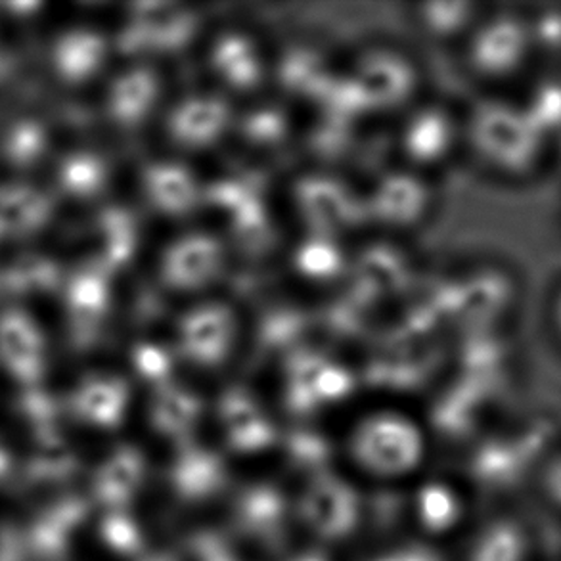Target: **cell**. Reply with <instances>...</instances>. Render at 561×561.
Here are the masks:
<instances>
[{
  "label": "cell",
  "mask_w": 561,
  "mask_h": 561,
  "mask_svg": "<svg viewBox=\"0 0 561 561\" xmlns=\"http://www.w3.org/2000/svg\"><path fill=\"white\" fill-rule=\"evenodd\" d=\"M552 138L522 99L483 92L462 110V156L494 183L522 186L550 169Z\"/></svg>",
  "instance_id": "cell-1"
},
{
  "label": "cell",
  "mask_w": 561,
  "mask_h": 561,
  "mask_svg": "<svg viewBox=\"0 0 561 561\" xmlns=\"http://www.w3.org/2000/svg\"><path fill=\"white\" fill-rule=\"evenodd\" d=\"M168 340L181 373L219 376L243 358L245 312L225 291L176 305Z\"/></svg>",
  "instance_id": "cell-2"
},
{
  "label": "cell",
  "mask_w": 561,
  "mask_h": 561,
  "mask_svg": "<svg viewBox=\"0 0 561 561\" xmlns=\"http://www.w3.org/2000/svg\"><path fill=\"white\" fill-rule=\"evenodd\" d=\"M232 268V251L205 220L171 228L148 261V276L175 305L222 294Z\"/></svg>",
  "instance_id": "cell-3"
},
{
  "label": "cell",
  "mask_w": 561,
  "mask_h": 561,
  "mask_svg": "<svg viewBox=\"0 0 561 561\" xmlns=\"http://www.w3.org/2000/svg\"><path fill=\"white\" fill-rule=\"evenodd\" d=\"M282 215L296 234L355 243L366 227L363 186L330 169L305 168L282 186Z\"/></svg>",
  "instance_id": "cell-4"
},
{
  "label": "cell",
  "mask_w": 561,
  "mask_h": 561,
  "mask_svg": "<svg viewBox=\"0 0 561 561\" xmlns=\"http://www.w3.org/2000/svg\"><path fill=\"white\" fill-rule=\"evenodd\" d=\"M463 73L485 92H502L539 60L529 12L486 10L460 45Z\"/></svg>",
  "instance_id": "cell-5"
},
{
  "label": "cell",
  "mask_w": 561,
  "mask_h": 561,
  "mask_svg": "<svg viewBox=\"0 0 561 561\" xmlns=\"http://www.w3.org/2000/svg\"><path fill=\"white\" fill-rule=\"evenodd\" d=\"M211 22L192 4H130L115 33V54L123 61H148L168 68L171 61L199 48Z\"/></svg>",
  "instance_id": "cell-6"
},
{
  "label": "cell",
  "mask_w": 561,
  "mask_h": 561,
  "mask_svg": "<svg viewBox=\"0 0 561 561\" xmlns=\"http://www.w3.org/2000/svg\"><path fill=\"white\" fill-rule=\"evenodd\" d=\"M342 68L373 122L397 119L424 99L422 64L393 43L374 41L358 46Z\"/></svg>",
  "instance_id": "cell-7"
},
{
  "label": "cell",
  "mask_w": 561,
  "mask_h": 561,
  "mask_svg": "<svg viewBox=\"0 0 561 561\" xmlns=\"http://www.w3.org/2000/svg\"><path fill=\"white\" fill-rule=\"evenodd\" d=\"M199 56L205 84L236 106L271 92V46L248 25L211 23Z\"/></svg>",
  "instance_id": "cell-8"
},
{
  "label": "cell",
  "mask_w": 561,
  "mask_h": 561,
  "mask_svg": "<svg viewBox=\"0 0 561 561\" xmlns=\"http://www.w3.org/2000/svg\"><path fill=\"white\" fill-rule=\"evenodd\" d=\"M236 104L207 84L173 91L158 123L161 152L194 163L230 145Z\"/></svg>",
  "instance_id": "cell-9"
},
{
  "label": "cell",
  "mask_w": 561,
  "mask_h": 561,
  "mask_svg": "<svg viewBox=\"0 0 561 561\" xmlns=\"http://www.w3.org/2000/svg\"><path fill=\"white\" fill-rule=\"evenodd\" d=\"M274 370L282 401L296 416H311L347 401L360 387L355 363L319 343L291 353Z\"/></svg>",
  "instance_id": "cell-10"
},
{
  "label": "cell",
  "mask_w": 561,
  "mask_h": 561,
  "mask_svg": "<svg viewBox=\"0 0 561 561\" xmlns=\"http://www.w3.org/2000/svg\"><path fill=\"white\" fill-rule=\"evenodd\" d=\"M135 199L148 222L169 230L196 222L204 215L205 173L173 153H153L135 171Z\"/></svg>",
  "instance_id": "cell-11"
},
{
  "label": "cell",
  "mask_w": 561,
  "mask_h": 561,
  "mask_svg": "<svg viewBox=\"0 0 561 561\" xmlns=\"http://www.w3.org/2000/svg\"><path fill=\"white\" fill-rule=\"evenodd\" d=\"M363 197L368 230L401 240L424 228L439 202L432 179L404 165L378 169L363 186Z\"/></svg>",
  "instance_id": "cell-12"
},
{
  "label": "cell",
  "mask_w": 561,
  "mask_h": 561,
  "mask_svg": "<svg viewBox=\"0 0 561 561\" xmlns=\"http://www.w3.org/2000/svg\"><path fill=\"white\" fill-rule=\"evenodd\" d=\"M391 145L399 165L432 179L462 156V112L422 99L397 117Z\"/></svg>",
  "instance_id": "cell-13"
},
{
  "label": "cell",
  "mask_w": 561,
  "mask_h": 561,
  "mask_svg": "<svg viewBox=\"0 0 561 561\" xmlns=\"http://www.w3.org/2000/svg\"><path fill=\"white\" fill-rule=\"evenodd\" d=\"M171 94L165 68L148 61H125L107 79L102 115L115 133L138 137L158 127Z\"/></svg>",
  "instance_id": "cell-14"
},
{
  "label": "cell",
  "mask_w": 561,
  "mask_h": 561,
  "mask_svg": "<svg viewBox=\"0 0 561 561\" xmlns=\"http://www.w3.org/2000/svg\"><path fill=\"white\" fill-rule=\"evenodd\" d=\"M417 284L416 259L401 238L370 234L351 245L345 288L376 311L399 304Z\"/></svg>",
  "instance_id": "cell-15"
},
{
  "label": "cell",
  "mask_w": 561,
  "mask_h": 561,
  "mask_svg": "<svg viewBox=\"0 0 561 561\" xmlns=\"http://www.w3.org/2000/svg\"><path fill=\"white\" fill-rule=\"evenodd\" d=\"M245 312V350L266 368L280 365L284 358L312 340V305L284 291L280 296L261 294Z\"/></svg>",
  "instance_id": "cell-16"
},
{
  "label": "cell",
  "mask_w": 561,
  "mask_h": 561,
  "mask_svg": "<svg viewBox=\"0 0 561 561\" xmlns=\"http://www.w3.org/2000/svg\"><path fill=\"white\" fill-rule=\"evenodd\" d=\"M115 278V274L92 257L66 274L61 299L71 350L79 353L94 350L106 335L114 319Z\"/></svg>",
  "instance_id": "cell-17"
},
{
  "label": "cell",
  "mask_w": 561,
  "mask_h": 561,
  "mask_svg": "<svg viewBox=\"0 0 561 561\" xmlns=\"http://www.w3.org/2000/svg\"><path fill=\"white\" fill-rule=\"evenodd\" d=\"M342 69L334 53L309 37L271 46V94L288 106L311 110Z\"/></svg>",
  "instance_id": "cell-18"
},
{
  "label": "cell",
  "mask_w": 561,
  "mask_h": 561,
  "mask_svg": "<svg viewBox=\"0 0 561 561\" xmlns=\"http://www.w3.org/2000/svg\"><path fill=\"white\" fill-rule=\"evenodd\" d=\"M296 112L271 92L238 104L230 145L238 156L271 169L274 160L297 148L301 125Z\"/></svg>",
  "instance_id": "cell-19"
},
{
  "label": "cell",
  "mask_w": 561,
  "mask_h": 561,
  "mask_svg": "<svg viewBox=\"0 0 561 561\" xmlns=\"http://www.w3.org/2000/svg\"><path fill=\"white\" fill-rule=\"evenodd\" d=\"M422 432L417 425L393 410L370 412L363 417L351 437V448L370 470L381 473L407 471L422 456Z\"/></svg>",
  "instance_id": "cell-20"
},
{
  "label": "cell",
  "mask_w": 561,
  "mask_h": 561,
  "mask_svg": "<svg viewBox=\"0 0 561 561\" xmlns=\"http://www.w3.org/2000/svg\"><path fill=\"white\" fill-rule=\"evenodd\" d=\"M0 370L23 389L43 386L48 373L45 330L20 305L0 309Z\"/></svg>",
  "instance_id": "cell-21"
},
{
  "label": "cell",
  "mask_w": 561,
  "mask_h": 561,
  "mask_svg": "<svg viewBox=\"0 0 561 561\" xmlns=\"http://www.w3.org/2000/svg\"><path fill=\"white\" fill-rule=\"evenodd\" d=\"M351 245L327 236L294 234L282 250V265L301 288L327 296L347 282Z\"/></svg>",
  "instance_id": "cell-22"
},
{
  "label": "cell",
  "mask_w": 561,
  "mask_h": 561,
  "mask_svg": "<svg viewBox=\"0 0 561 561\" xmlns=\"http://www.w3.org/2000/svg\"><path fill=\"white\" fill-rule=\"evenodd\" d=\"M376 314V309L343 286L312 305V340L320 337L314 343L347 357L373 337L378 328Z\"/></svg>",
  "instance_id": "cell-23"
},
{
  "label": "cell",
  "mask_w": 561,
  "mask_h": 561,
  "mask_svg": "<svg viewBox=\"0 0 561 561\" xmlns=\"http://www.w3.org/2000/svg\"><path fill=\"white\" fill-rule=\"evenodd\" d=\"M146 222L135 205H102L92 225V259L115 276L130 271L148 250Z\"/></svg>",
  "instance_id": "cell-24"
},
{
  "label": "cell",
  "mask_w": 561,
  "mask_h": 561,
  "mask_svg": "<svg viewBox=\"0 0 561 561\" xmlns=\"http://www.w3.org/2000/svg\"><path fill=\"white\" fill-rule=\"evenodd\" d=\"M114 56L112 35L92 25H76L54 37L50 68L61 84L79 89L104 76Z\"/></svg>",
  "instance_id": "cell-25"
},
{
  "label": "cell",
  "mask_w": 561,
  "mask_h": 561,
  "mask_svg": "<svg viewBox=\"0 0 561 561\" xmlns=\"http://www.w3.org/2000/svg\"><path fill=\"white\" fill-rule=\"evenodd\" d=\"M133 401L129 374L100 370L83 376L66 399V409L81 422L114 430L122 425Z\"/></svg>",
  "instance_id": "cell-26"
},
{
  "label": "cell",
  "mask_w": 561,
  "mask_h": 561,
  "mask_svg": "<svg viewBox=\"0 0 561 561\" xmlns=\"http://www.w3.org/2000/svg\"><path fill=\"white\" fill-rule=\"evenodd\" d=\"M217 416L227 430L230 445L242 450L266 447L276 439L257 393L245 381H228L217 397Z\"/></svg>",
  "instance_id": "cell-27"
},
{
  "label": "cell",
  "mask_w": 561,
  "mask_h": 561,
  "mask_svg": "<svg viewBox=\"0 0 561 561\" xmlns=\"http://www.w3.org/2000/svg\"><path fill=\"white\" fill-rule=\"evenodd\" d=\"M56 199L30 183L0 184V243L23 242L48 227Z\"/></svg>",
  "instance_id": "cell-28"
},
{
  "label": "cell",
  "mask_w": 561,
  "mask_h": 561,
  "mask_svg": "<svg viewBox=\"0 0 561 561\" xmlns=\"http://www.w3.org/2000/svg\"><path fill=\"white\" fill-rule=\"evenodd\" d=\"M114 184V163L106 153L81 148L66 153L56 168V188L77 204H96Z\"/></svg>",
  "instance_id": "cell-29"
},
{
  "label": "cell",
  "mask_w": 561,
  "mask_h": 561,
  "mask_svg": "<svg viewBox=\"0 0 561 561\" xmlns=\"http://www.w3.org/2000/svg\"><path fill=\"white\" fill-rule=\"evenodd\" d=\"M486 10L489 7L463 0L420 2L410 8L409 18L414 30L430 43L460 48Z\"/></svg>",
  "instance_id": "cell-30"
},
{
  "label": "cell",
  "mask_w": 561,
  "mask_h": 561,
  "mask_svg": "<svg viewBox=\"0 0 561 561\" xmlns=\"http://www.w3.org/2000/svg\"><path fill=\"white\" fill-rule=\"evenodd\" d=\"M204 410V397L183 378V374L150 389V422L156 432L173 439L186 437Z\"/></svg>",
  "instance_id": "cell-31"
},
{
  "label": "cell",
  "mask_w": 561,
  "mask_h": 561,
  "mask_svg": "<svg viewBox=\"0 0 561 561\" xmlns=\"http://www.w3.org/2000/svg\"><path fill=\"white\" fill-rule=\"evenodd\" d=\"M127 368L129 378L146 383L148 389L183 374L176 363L175 353L169 345L168 332L138 335L137 340L130 343Z\"/></svg>",
  "instance_id": "cell-32"
},
{
  "label": "cell",
  "mask_w": 561,
  "mask_h": 561,
  "mask_svg": "<svg viewBox=\"0 0 561 561\" xmlns=\"http://www.w3.org/2000/svg\"><path fill=\"white\" fill-rule=\"evenodd\" d=\"M307 516L324 535H342L355 519V501L345 486L322 481L307 499Z\"/></svg>",
  "instance_id": "cell-33"
},
{
  "label": "cell",
  "mask_w": 561,
  "mask_h": 561,
  "mask_svg": "<svg viewBox=\"0 0 561 561\" xmlns=\"http://www.w3.org/2000/svg\"><path fill=\"white\" fill-rule=\"evenodd\" d=\"M140 473H142V460L137 450L119 448L100 470L99 481H96L100 499L110 504L127 501V496L135 491V486L140 481Z\"/></svg>",
  "instance_id": "cell-34"
},
{
  "label": "cell",
  "mask_w": 561,
  "mask_h": 561,
  "mask_svg": "<svg viewBox=\"0 0 561 561\" xmlns=\"http://www.w3.org/2000/svg\"><path fill=\"white\" fill-rule=\"evenodd\" d=\"M50 146L48 130L38 122H18L4 137V158L12 168L31 169L41 163Z\"/></svg>",
  "instance_id": "cell-35"
},
{
  "label": "cell",
  "mask_w": 561,
  "mask_h": 561,
  "mask_svg": "<svg viewBox=\"0 0 561 561\" xmlns=\"http://www.w3.org/2000/svg\"><path fill=\"white\" fill-rule=\"evenodd\" d=\"M533 117L554 140L561 135V76H547L535 79L529 94L522 96Z\"/></svg>",
  "instance_id": "cell-36"
},
{
  "label": "cell",
  "mask_w": 561,
  "mask_h": 561,
  "mask_svg": "<svg viewBox=\"0 0 561 561\" xmlns=\"http://www.w3.org/2000/svg\"><path fill=\"white\" fill-rule=\"evenodd\" d=\"M524 540L508 524L496 525L479 542L476 561H522Z\"/></svg>",
  "instance_id": "cell-37"
},
{
  "label": "cell",
  "mask_w": 561,
  "mask_h": 561,
  "mask_svg": "<svg viewBox=\"0 0 561 561\" xmlns=\"http://www.w3.org/2000/svg\"><path fill=\"white\" fill-rule=\"evenodd\" d=\"M76 468V458L69 453L66 445L60 440L45 443L43 450L38 453L37 458L31 462V476L33 478H58V476H68Z\"/></svg>",
  "instance_id": "cell-38"
},
{
  "label": "cell",
  "mask_w": 561,
  "mask_h": 561,
  "mask_svg": "<svg viewBox=\"0 0 561 561\" xmlns=\"http://www.w3.org/2000/svg\"><path fill=\"white\" fill-rule=\"evenodd\" d=\"M533 33L537 41L539 58L542 54H561V10L548 8L542 12H529Z\"/></svg>",
  "instance_id": "cell-39"
},
{
  "label": "cell",
  "mask_w": 561,
  "mask_h": 561,
  "mask_svg": "<svg viewBox=\"0 0 561 561\" xmlns=\"http://www.w3.org/2000/svg\"><path fill=\"white\" fill-rule=\"evenodd\" d=\"M455 501L450 494L440 491V489H432L424 493V514L427 524L432 527H443L450 524V519L455 517Z\"/></svg>",
  "instance_id": "cell-40"
},
{
  "label": "cell",
  "mask_w": 561,
  "mask_h": 561,
  "mask_svg": "<svg viewBox=\"0 0 561 561\" xmlns=\"http://www.w3.org/2000/svg\"><path fill=\"white\" fill-rule=\"evenodd\" d=\"M104 537L117 550H130L137 545V533L123 517H110L104 524Z\"/></svg>",
  "instance_id": "cell-41"
},
{
  "label": "cell",
  "mask_w": 561,
  "mask_h": 561,
  "mask_svg": "<svg viewBox=\"0 0 561 561\" xmlns=\"http://www.w3.org/2000/svg\"><path fill=\"white\" fill-rule=\"evenodd\" d=\"M545 314H547L548 334L561 353V280H558V284L548 294Z\"/></svg>",
  "instance_id": "cell-42"
},
{
  "label": "cell",
  "mask_w": 561,
  "mask_h": 561,
  "mask_svg": "<svg viewBox=\"0 0 561 561\" xmlns=\"http://www.w3.org/2000/svg\"><path fill=\"white\" fill-rule=\"evenodd\" d=\"M547 486L548 493L552 494L556 501L561 502V458L548 468Z\"/></svg>",
  "instance_id": "cell-43"
},
{
  "label": "cell",
  "mask_w": 561,
  "mask_h": 561,
  "mask_svg": "<svg viewBox=\"0 0 561 561\" xmlns=\"http://www.w3.org/2000/svg\"><path fill=\"white\" fill-rule=\"evenodd\" d=\"M550 169L561 176V135L552 140V153H550ZM548 169V171H550Z\"/></svg>",
  "instance_id": "cell-44"
},
{
  "label": "cell",
  "mask_w": 561,
  "mask_h": 561,
  "mask_svg": "<svg viewBox=\"0 0 561 561\" xmlns=\"http://www.w3.org/2000/svg\"><path fill=\"white\" fill-rule=\"evenodd\" d=\"M8 468H10V456H8L7 448L0 445V476H4Z\"/></svg>",
  "instance_id": "cell-45"
},
{
  "label": "cell",
  "mask_w": 561,
  "mask_h": 561,
  "mask_svg": "<svg viewBox=\"0 0 561 561\" xmlns=\"http://www.w3.org/2000/svg\"><path fill=\"white\" fill-rule=\"evenodd\" d=\"M0 60H2V53H0ZM0 64H2V61H0Z\"/></svg>",
  "instance_id": "cell-46"
},
{
  "label": "cell",
  "mask_w": 561,
  "mask_h": 561,
  "mask_svg": "<svg viewBox=\"0 0 561 561\" xmlns=\"http://www.w3.org/2000/svg\"><path fill=\"white\" fill-rule=\"evenodd\" d=\"M309 561H314V560H309Z\"/></svg>",
  "instance_id": "cell-47"
}]
</instances>
